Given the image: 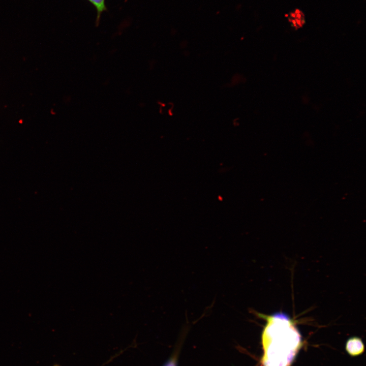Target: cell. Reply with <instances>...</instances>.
Wrapping results in <instances>:
<instances>
[{
    "instance_id": "6da1fadb",
    "label": "cell",
    "mask_w": 366,
    "mask_h": 366,
    "mask_svg": "<svg viewBox=\"0 0 366 366\" xmlns=\"http://www.w3.org/2000/svg\"><path fill=\"white\" fill-rule=\"evenodd\" d=\"M266 320L262 335L263 366H290L301 347V336L292 321L285 314L261 313Z\"/></svg>"
},
{
    "instance_id": "7a4b0ae2",
    "label": "cell",
    "mask_w": 366,
    "mask_h": 366,
    "mask_svg": "<svg viewBox=\"0 0 366 366\" xmlns=\"http://www.w3.org/2000/svg\"><path fill=\"white\" fill-rule=\"evenodd\" d=\"M346 350L352 356L358 355L363 352L364 345L360 339L352 338L347 342Z\"/></svg>"
},
{
    "instance_id": "3957f363",
    "label": "cell",
    "mask_w": 366,
    "mask_h": 366,
    "mask_svg": "<svg viewBox=\"0 0 366 366\" xmlns=\"http://www.w3.org/2000/svg\"><path fill=\"white\" fill-rule=\"evenodd\" d=\"M288 20L294 27L298 28L304 23V15L302 12L296 9L289 14Z\"/></svg>"
},
{
    "instance_id": "277c9868",
    "label": "cell",
    "mask_w": 366,
    "mask_h": 366,
    "mask_svg": "<svg viewBox=\"0 0 366 366\" xmlns=\"http://www.w3.org/2000/svg\"><path fill=\"white\" fill-rule=\"evenodd\" d=\"M96 8L97 12V22L99 21L102 13L105 11L106 7L105 0H87Z\"/></svg>"
},
{
    "instance_id": "5b68a950",
    "label": "cell",
    "mask_w": 366,
    "mask_h": 366,
    "mask_svg": "<svg viewBox=\"0 0 366 366\" xmlns=\"http://www.w3.org/2000/svg\"><path fill=\"white\" fill-rule=\"evenodd\" d=\"M165 366H176V362L175 361V359H170L166 364Z\"/></svg>"
},
{
    "instance_id": "8992f818",
    "label": "cell",
    "mask_w": 366,
    "mask_h": 366,
    "mask_svg": "<svg viewBox=\"0 0 366 366\" xmlns=\"http://www.w3.org/2000/svg\"><path fill=\"white\" fill-rule=\"evenodd\" d=\"M54 366H59V365H57V364H55V365H54Z\"/></svg>"
}]
</instances>
